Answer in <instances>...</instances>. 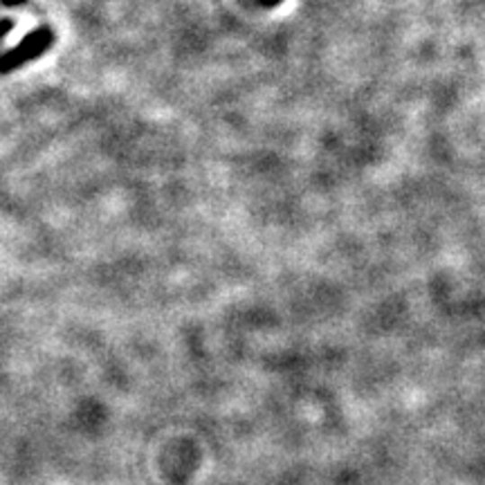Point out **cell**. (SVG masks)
<instances>
[{
    "mask_svg": "<svg viewBox=\"0 0 485 485\" xmlns=\"http://www.w3.org/2000/svg\"><path fill=\"white\" fill-rule=\"evenodd\" d=\"M256 3L261 4V7H276V4H281L283 0H256Z\"/></svg>",
    "mask_w": 485,
    "mask_h": 485,
    "instance_id": "277c9868",
    "label": "cell"
},
{
    "mask_svg": "<svg viewBox=\"0 0 485 485\" xmlns=\"http://www.w3.org/2000/svg\"><path fill=\"white\" fill-rule=\"evenodd\" d=\"M0 3H3L4 7H21V4H25L27 0H0Z\"/></svg>",
    "mask_w": 485,
    "mask_h": 485,
    "instance_id": "3957f363",
    "label": "cell"
},
{
    "mask_svg": "<svg viewBox=\"0 0 485 485\" xmlns=\"http://www.w3.org/2000/svg\"><path fill=\"white\" fill-rule=\"evenodd\" d=\"M54 43V31L48 25H40L36 30L27 31L25 39L16 43L13 48L4 49L0 54V75H9V72L18 70V67L27 66L30 61L43 57Z\"/></svg>",
    "mask_w": 485,
    "mask_h": 485,
    "instance_id": "6da1fadb",
    "label": "cell"
},
{
    "mask_svg": "<svg viewBox=\"0 0 485 485\" xmlns=\"http://www.w3.org/2000/svg\"><path fill=\"white\" fill-rule=\"evenodd\" d=\"M12 30H13L12 18H0V40H3Z\"/></svg>",
    "mask_w": 485,
    "mask_h": 485,
    "instance_id": "7a4b0ae2",
    "label": "cell"
}]
</instances>
